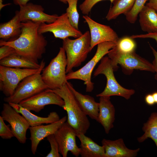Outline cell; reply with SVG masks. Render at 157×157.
Here are the masks:
<instances>
[{
	"instance_id": "obj_1",
	"label": "cell",
	"mask_w": 157,
	"mask_h": 157,
	"mask_svg": "<svg viewBox=\"0 0 157 157\" xmlns=\"http://www.w3.org/2000/svg\"><path fill=\"white\" fill-rule=\"evenodd\" d=\"M22 32L19 36L13 40H0V46H11L17 53L38 63V60L45 52L47 44L45 38L38 31L41 23L28 20L22 22Z\"/></svg>"
},
{
	"instance_id": "obj_2",
	"label": "cell",
	"mask_w": 157,
	"mask_h": 157,
	"mask_svg": "<svg viewBox=\"0 0 157 157\" xmlns=\"http://www.w3.org/2000/svg\"><path fill=\"white\" fill-rule=\"evenodd\" d=\"M50 90L63 100L65 104L62 108L67 112V121L77 134H85L90 127V122L67 83L59 88Z\"/></svg>"
},
{
	"instance_id": "obj_3",
	"label": "cell",
	"mask_w": 157,
	"mask_h": 157,
	"mask_svg": "<svg viewBox=\"0 0 157 157\" xmlns=\"http://www.w3.org/2000/svg\"><path fill=\"white\" fill-rule=\"evenodd\" d=\"M91 38L87 31L75 39L67 38L63 40V47L66 54V74L72 72L73 68L80 66L86 59L90 50Z\"/></svg>"
},
{
	"instance_id": "obj_4",
	"label": "cell",
	"mask_w": 157,
	"mask_h": 157,
	"mask_svg": "<svg viewBox=\"0 0 157 157\" xmlns=\"http://www.w3.org/2000/svg\"><path fill=\"white\" fill-rule=\"evenodd\" d=\"M67 60L66 53L63 47L60 48L56 56L42 70V79L49 89L59 88L68 82L66 78Z\"/></svg>"
},
{
	"instance_id": "obj_5",
	"label": "cell",
	"mask_w": 157,
	"mask_h": 157,
	"mask_svg": "<svg viewBox=\"0 0 157 157\" xmlns=\"http://www.w3.org/2000/svg\"><path fill=\"white\" fill-rule=\"evenodd\" d=\"M114 72L110 59L108 56L104 57L94 72L93 76L96 77L100 74L104 75L106 77V84L104 91L96 96H117L129 99L135 93V90L126 89L120 85L115 77Z\"/></svg>"
},
{
	"instance_id": "obj_6",
	"label": "cell",
	"mask_w": 157,
	"mask_h": 157,
	"mask_svg": "<svg viewBox=\"0 0 157 157\" xmlns=\"http://www.w3.org/2000/svg\"><path fill=\"white\" fill-rule=\"evenodd\" d=\"M39 69L19 68L0 65V90L6 97L12 95L20 82L26 77L44 69L45 63L42 60Z\"/></svg>"
},
{
	"instance_id": "obj_7",
	"label": "cell",
	"mask_w": 157,
	"mask_h": 157,
	"mask_svg": "<svg viewBox=\"0 0 157 157\" xmlns=\"http://www.w3.org/2000/svg\"><path fill=\"white\" fill-rule=\"evenodd\" d=\"M114 72L118 69V65L122 67L125 73L131 74L134 69L155 72L152 64L136 54L135 51L123 53L112 48L108 53Z\"/></svg>"
},
{
	"instance_id": "obj_8",
	"label": "cell",
	"mask_w": 157,
	"mask_h": 157,
	"mask_svg": "<svg viewBox=\"0 0 157 157\" xmlns=\"http://www.w3.org/2000/svg\"><path fill=\"white\" fill-rule=\"evenodd\" d=\"M111 42H102L97 45L96 52L93 58L79 69L72 71L66 74L67 80L79 79L83 81L86 85V91L91 92L94 88V83L91 81L92 72L96 65L115 45Z\"/></svg>"
},
{
	"instance_id": "obj_9",
	"label": "cell",
	"mask_w": 157,
	"mask_h": 157,
	"mask_svg": "<svg viewBox=\"0 0 157 157\" xmlns=\"http://www.w3.org/2000/svg\"><path fill=\"white\" fill-rule=\"evenodd\" d=\"M41 72L24 78L19 84L13 94L5 97L4 101L7 103L19 104L24 100L49 89L42 79Z\"/></svg>"
},
{
	"instance_id": "obj_10",
	"label": "cell",
	"mask_w": 157,
	"mask_h": 157,
	"mask_svg": "<svg viewBox=\"0 0 157 157\" xmlns=\"http://www.w3.org/2000/svg\"><path fill=\"white\" fill-rule=\"evenodd\" d=\"M38 31L42 34L47 32H51L55 37L63 40L69 37L77 38L83 34L79 30L76 29L72 25L66 13L58 16L51 23H41Z\"/></svg>"
},
{
	"instance_id": "obj_11",
	"label": "cell",
	"mask_w": 157,
	"mask_h": 157,
	"mask_svg": "<svg viewBox=\"0 0 157 157\" xmlns=\"http://www.w3.org/2000/svg\"><path fill=\"white\" fill-rule=\"evenodd\" d=\"M20 114L8 103L3 104L1 116L9 124L14 137L20 143L24 144L27 139L26 133L30 126L25 117Z\"/></svg>"
},
{
	"instance_id": "obj_12",
	"label": "cell",
	"mask_w": 157,
	"mask_h": 157,
	"mask_svg": "<svg viewBox=\"0 0 157 157\" xmlns=\"http://www.w3.org/2000/svg\"><path fill=\"white\" fill-rule=\"evenodd\" d=\"M77 133L67 121L54 134L59 146L60 153L63 157H67L70 151L74 156L80 155V148L76 141Z\"/></svg>"
},
{
	"instance_id": "obj_13",
	"label": "cell",
	"mask_w": 157,
	"mask_h": 157,
	"mask_svg": "<svg viewBox=\"0 0 157 157\" xmlns=\"http://www.w3.org/2000/svg\"><path fill=\"white\" fill-rule=\"evenodd\" d=\"M19 104L30 111L39 113L46 105L53 104L62 107L65 103L58 94L47 89L23 100Z\"/></svg>"
},
{
	"instance_id": "obj_14",
	"label": "cell",
	"mask_w": 157,
	"mask_h": 157,
	"mask_svg": "<svg viewBox=\"0 0 157 157\" xmlns=\"http://www.w3.org/2000/svg\"><path fill=\"white\" fill-rule=\"evenodd\" d=\"M83 17L90 29L91 51L99 43L107 42L116 43L119 38L116 33L110 26L99 23L87 15H83Z\"/></svg>"
},
{
	"instance_id": "obj_15",
	"label": "cell",
	"mask_w": 157,
	"mask_h": 157,
	"mask_svg": "<svg viewBox=\"0 0 157 157\" xmlns=\"http://www.w3.org/2000/svg\"><path fill=\"white\" fill-rule=\"evenodd\" d=\"M19 7V17L22 22L30 20L50 23L54 22L58 17L56 14L49 15L44 13V9L41 5L32 3H28Z\"/></svg>"
},
{
	"instance_id": "obj_16",
	"label": "cell",
	"mask_w": 157,
	"mask_h": 157,
	"mask_svg": "<svg viewBox=\"0 0 157 157\" xmlns=\"http://www.w3.org/2000/svg\"><path fill=\"white\" fill-rule=\"evenodd\" d=\"M67 120V116H65L58 121L47 125L30 126L29 129L31 142V151L35 155L40 142L48 136L54 134Z\"/></svg>"
},
{
	"instance_id": "obj_17",
	"label": "cell",
	"mask_w": 157,
	"mask_h": 157,
	"mask_svg": "<svg viewBox=\"0 0 157 157\" xmlns=\"http://www.w3.org/2000/svg\"><path fill=\"white\" fill-rule=\"evenodd\" d=\"M101 143L104 149L105 157H135L140 149L128 148L122 138L114 140L104 139Z\"/></svg>"
},
{
	"instance_id": "obj_18",
	"label": "cell",
	"mask_w": 157,
	"mask_h": 157,
	"mask_svg": "<svg viewBox=\"0 0 157 157\" xmlns=\"http://www.w3.org/2000/svg\"><path fill=\"white\" fill-rule=\"evenodd\" d=\"M99 97L98 122L103 127L106 133L108 134L114 127L115 109L110 101V97L103 96Z\"/></svg>"
},
{
	"instance_id": "obj_19",
	"label": "cell",
	"mask_w": 157,
	"mask_h": 157,
	"mask_svg": "<svg viewBox=\"0 0 157 157\" xmlns=\"http://www.w3.org/2000/svg\"><path fill=\"white\" fill-rule=\"evenodd\" d=\"M67 84L83 111L91 119L98 122L99 103L96 102L93 97L88 95H83L77 91L70 83L68 82Z\"/></svg>"
},
{
	"instance_id": "obj_20",
	"label": "cell",
	"mask_w": 157,
	"mask_h": 157,
	"mask_svg": "<svg viewBox=\"0 0 157 157\" xmlns=\"http://www.w3.org/2000/svg\"><path fill=\"white\" fill-rule=\"evenodd\" d=\"M8 103L25 117L30 126L40 125L44 124H49L56 122L60 119L58 115L55 112H50L47 117H41L33 114L30 111L19 104Z\"/></svg>"
},
{
	"instance_id": "obj_21",
	"label": "cell",
	"mask_w": 157,
	"mask_h": 157,
	"mask_svg": "<svg viewBox=\"0 0 157 157\" xmlns=\"http://www.w3.org/2000/svg\"><path fill=\"white\" fill-rule=\"evenodd\" d=\"M81 142L80 155L82 157H105L104 147L98 145L85 134H77Z\"/></svg>"
},
{
	"instance_id": "obj_22",
	"label": "cell",
	"mask_w": 157,
	"mask_h": 157,
	"mask_svg": "<svg viewBox=\"0 0 157 157\" xmlns=\"http://www.w3.org/2000/svg\"><path fill=\"white\" fill-rule=\"evenodd\" d=\"M22 26L19 11H16L15 16L11 19L0 24V38L5 40H9V41L15 39L21 34Z\"/></svg>"
},
{
	"instance_id": "obj_23",
	"label": "cell",
	"mask_w": 157,
	"mask_h": 157,
	"mask_svg": "<svg viewBox=\"0 0 157 157\" xmlns=\"http://www.w3.org/2000/svg\"><path fill=\"white\" fill-rule=\"evenodd\" d=\"M138 15L142 31L147 33L157 31V13L154 9L146 5Z\"/></svg>"
},
{
	"instance_id": "obj_24",
	"label": "cell",
	"mask_w": 157,
	"mask_h": 157,
	"mask_svg": "<svg viewBox=\"0 0 157 157\" xmlns=\"http://www.w3.org/2000/svg\"><path fill=\"white\" fill-rule=\"evenodd\" d=\"M0 65L16 68L39 69L41 64L15 53L0 60Z\"/></svg>"
},
{
	"instance_id": "obj_25",
	"label": "cell",
	"mask_w": 157,
	"mask_h": 157,
	"mask_svg": "<svg viewBox=\"0 0 157 157\" xmlns=\"http://www.w3.org/2000/svg\"><path fill=\"white\" fill-rule=\"evenodd\" d=\"M142 130L144 134L137 138L138 141L142 142L148 138L155 142L157 147V112H153L147 122L143 124Z\"/></svg>"
},
{
	"instance_id": "obj_26",
	"label": "cell",
	"mask_w": 157,
	"mask_h": 157,
	"mask_svg": "<svg viewBox=\"0 0 157 157\" xmlns=\"http://www.w3.org/2000/svg\"><path fill=\"white\" fill-rule=\"evenodd\" d=\"M135 0H114L113 6L109 9L106 16L107 20L115 19L121 14L124 15L132 8Z\"/></svg>"
},
{
	"instance_id": "obj_27",
	"label": "cell",
	"mask_w": 157,
	"mask_h": 157,
	"mask_svg": "<svg viewBox=\"0 0 157 157\" xmlns=\"http://www.w3.org/2000/svg\"><path fill=\"white\" fill-rule=\"evenodd\" d=\"M136 47L134 39L126 36L119 38L112 48L120 53H129L135 52Z\"/></svg>"
},
{
	"instance_id": "obj_28",
	"label": "cell",
	"mask_w": 157,
	"mask_h": 157,
	"mask_svg": "<svg viewBox=\"0 0 157 157\" xmlns=\"http://www.w3.org/2000/svg\"><path fill=\"white\" fill-rule=\"evenodd\" d=\"M78 0H67L68 7L66 10L69 21L72 25L76 29L78 30L79 15L77 9Z\"/></svg>"
},
{
	"instance_id": "obj_29",
	"label": "cell",
	"mask_w": 157,
	"mask_h": 157,
	"mask_svg": "<svg viewBox=\"0 0 157 157\" xmlns=\"http://www.w3.org/2000/svg\"><path fill=\"white\" fill-rule=\"evenodd\" d=\"M148 0H135L131 10L124 14L127 20L131 24L134 23L137 20L139 13L145 6Z\"/></svg>"
},
{
	"instance_id": "obj_30",
	"label": "cell",
	"mask_w": 157,
	"mask_h": 157,
	"mask_svg": "<svg viewBox=\"0 0 157 157\" xmlns=\"http://www.w3.org/2000/svg\"><path fill=\"white\" fill-rule=\"evenodd\" d=\"M47 140L49 142L51 150L46 157H60L58 142L55 138L54 134H51L47 137Z\"/></svg>"
},
{
	"instance_id": "obj_31",
	"label": "cell",
	"mask_w": 157,
	"mask_h": 157,
	"mask_svg": "<svg viewBox=\"0 0 157 157\" xmlns=\"http://www.w3.org/2000/svg\"><path fill=\"white\" fill-rule=\"evenodd\" d=\"M4 120L0 116V136L4 139H9L14 137L13 132L8 125L5 123Z\"/></svg>"
},
{
	"instance_id": "obj_32",
	"label": "cell",
	"mask_w": 157,
	"mask_h": 157,
	"mask_svg": "<svg viewBox=\"0 0 157 157\" xmlns=\"http://www.w3.org/2000/svg\"><path fill=\"white\" fill-rule=\"evenodd\" d=\"M104 0H85L79 6V8L82 13L88 15L91 11L93 7L97 3ZM109 0L111 3H113L114 0Z\"/></svg>"
},
{
	"instance_id": "obj_33",
	"label": "cell",
	"mask_w": 157,
	"mask_h": 157,
	"mask_svg": "<svg viewBox=\"0 0 157 157\" xmlns=\"http://www.w3.org/2000/svg\"><path fill=\"white\" fill-rule=\"evenodd\" d=\"M15 53H16V51L12 47L8 45L1 46L0 48V60Z\"/></svg>"
},
{
	"instance_id": "obj_34",
	"label": "cell",
	"mask_w": 157,
	"mask_h": 157,
	"mask_svg": "<svg viewBox=\"0 0 157 157\" xmlns=\"http://www.w3.org/2000/svg\"><path fill=\"white\" fill-rule=\"evenodd\" d=\"M134 39L135 38H150L154 39L157 43V31L152 33H147L145 34L133 35L130 36Z\"/></svg>"
},
{
	"instance_id": "obj_35",
	"label": "cell",
	"mask_w": 157,
	"mask_h": 157,
	"mask_svg": "<svg viewBox=\"0 0 157 157\" xmlns=\"http://www.w3.org/2000/svg\"><path fill=\"white\" fill-rule=\"evenodd\" d=\"M150 47L152 50L154 55V58L152 62L155 72L156 74L155 75V78L157 80V51H156L152 46L150 45Z\"/></svg>"
},
{
	"instance_id": "obj_36",
	"label": "cell",
	"mask_w": 157,
	"mask_h": 157,
	"mask_svg": "<svg viewBox=\"0 0 157 157\" xmlns=\"http://www.w3.org/2000/svg\"><path fill=\"white\" fill-rule=\"evenodd\" d=\"M145 101L146 103L149 106L153 105L155 104L152 94L146 95L145 97Z\"/></svg>"
},
{
	"instance_id": "obj_37",
	"label": "cell",
	"mask_w": 157,
	"mask_h": 157,
	"mask_svg": "<svg viewBox=\"0 0 157 157\" xmlns=\"http://www.w3.org/2000/svg\"><path fill=\"white\" fill-rule=\"evenodd\" d=\"M146 5L154 9L157 13V0H148Z\"/></svg>"
},
{
	"instance_id": "obj_38",
	"label": "cell",
	"mask_w": 157,
	"mask_h": 157,
	"mask_svg": "<svg viewBox=\"0 0 157 157\" xmlns=\"http://www.w3.org/2000/svg\"><path fill=\"white\" fill-rule=\"evenodd\" d=\"M14 4L19 7L26 4L30 0H12Z\"/></svg>"
},
{
	"instance_id": "obj_39",
	"label": "cell",
	"mask_w": 157,
	"mask_h": 157,
	"mask_svg": "<svg viewBox=\"0 0 157 157\" xmlns=\"http://www.w3.org/2000/svg\"><path fill=\"white\" fill-rule=\"evenodd\" d=\"M3 0H0V10L1 9L4 7L10 5L11 4L9 3L6 4H4L3 3Z\"/></svg>"
},
{
	"instance_id": "obj_40",
	"label": "cell",
	"mask_w": 157,
	"mask_h": 157,
	"mask_svg": "<svg viewBox=\"0 0 157 157\" xmlns=\"http://www.w3.org/2000/svg\"><path fill=\"white\" fill-rule=\"evenodd\" d=\"M152 94L153 97L155 104H157V92H154Z\"/></svg>"
},
{
	"instance_id": "obj_41",
	"label": "cell",
	"mask_w": 157,
	"mask_h": 157,
	"mask_svg": "<svg viewBox=\"0 0 157 157\" xmlns=\"http://www.w3.org/2000/svg\"><path fill=\"white\" fill-rule=\"evenodd\" d=\"M60 1L65 3H67V0H59Z\"/></svg>"
}]
</instances>
